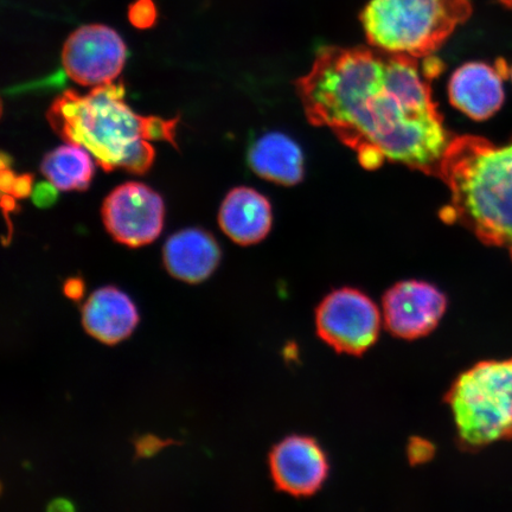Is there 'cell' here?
Wrapping results in <instances>:
<instances>
[{"mask_svg":"<svg viewBox=\"0 0 512 512\" xmlns=\"http://www.w3.org/2000/svg\"><path fill=\"white\" fill-rule=\"evenodd\" d=\"M509 76H511V80H512V67L510 68V74Z\"/></svg>","mask_w":512,"mask_h":512,"instance_id":"cell-24","label":"cell"},{"mask_svg":"<svg viewBox=\"0 0 512 512\" xmlns=\"http://www.w3.org/2000/svg\"><path fill=\"white\" fill-rule=\"evenodd\" d=\"M126 46L117 31L105 25H86L68 37L62 64L70 79L81 86L112 83L123 72Z\"/></svg>","mask_w":512,"mask_h":512,"instance_id":"cell-7","label":"cell"},{"mask_svg":"<svg viewBox=\"0 0 512 512\" xmlns=\"http://www.w3.org/2000/svg\"><path fill=\"white\" fill-rule=\"evenodd\" d=\"M465 450L512 438V358L480 362L454 381L446 395Z\"/></svg>","mask_w":512,"mask_h":512,"instance_id":"cell-5","label":"cell"},{"mask_svg":"<svg viewBox=\"0 0 512 512\" xmlns=\"http://www.w3.org/2000/svg\"><path fill=\"white\" fill-rule=\"evenodd\" d=\"M164 202L142 183H126L114 189L102 206V219L112 238L131 248L158 239L164 224Z\"/></svg>","mask_w":512,"mask_h":512,"instance_id":"cell-8","label":"cell"},{"mask_svg":"<svg viewBox=\"0 0 512 512\" xmlns=\"http://www.w3.org/2000/svg\"><path fill=\"white\" fill-rule=\"evenodd\" d=\"M56 188L53 184H40L37 185V188L34 192V201L37 206L40 207H48L50 204H53L56 200Z\"/></svg>","mask_w":512,"mask_h":512,"instance_id":"cell-21","label":"cell"},{"mask_svg":"<svg viewBox=\"0 0 512 512\" xmlns=\"http://www.w3.org/2000/svg\"><path fill=\"white\" fill-rule=\"evenodd\" d=\"M219 223L228 238L241 246L264 240L272 227V208L265 196L249 188H236L223 201Z\"/></svg>","mask_w":512,"mask_h":512,"instance_id":"cell-14","label":"cell"},{"mask_svg":"<svg viewBox=\"0 0 512 512\" xmlns=\"http://www.w3.org/2000/svg\"><path fill=\"white\" fill-rule=\"evenodd\" d=\"M382 324L379 306L355 288L331 292L316 310L319 338L339 354L363 355L379 339Z\"/></svg>","mask_w":512,"mask_h":512,"instance_id":"cell-6","label":"cell"},{"mask_svg":"<svg viewBox=\"0 0 512 512\" xmlns=\"http://www.w3.org/2000/svg\"><path fill=\"white\" fill-rule=\"evenodd\" d=\"M447 305L438 287L425 281H402L383 296V324L393 336L414 341L437 329Z\"/></svg>","mask_w":512,"mask_h":512,"instance_id":"cell-9","label":"cell"},{"mask_svg":"<svg viewBox=\"0 0 512 512\" xmlns=\"http://www.w3.org/2000/svg\"><path fill=\"white\" fill-rule=\"evenodd\" d=\"M128 19L137 29H150L157 21V9L152 0H136L128 10Z\"/></svg>","mask_w":512,"mask_h":512,"instance_id":"cell-17","label":"cell"},{"mask_svg":"<svg viewBox=\"0 0 512 512\" xmlns=\"http://www.w3.org/2000/svg\"><path fill=\"white\" fill-rule=\"evenodd\" d=\"M434 447L426 440L414 439L408 446V456L414 464L426 463L433 457Z\"/></svg>","mask_w":512,"mask_h":512,"instance_id":"cell-18","label":"cell"},{"mask_svg":"<svg viewBox=\"0 0 512 512\" xmlns=\"http://www.w3.org/2000/svg\"><path fill=\"white\" fill-rule=\"evenodd\" d=\"M441 69L432 56L329 47L296 88L307 119L334 132L364 168L388 160L439 177L453 138L432 98Z\"/></svg>","mask_w":512,"mask_h":512,"instance_id":"cell-1","label":"cell"},{"mask_svg":"<svg viewBox=\"0 0 512 512\" xmlns=\"http://www.w3.org/2000/svg\"><path fill=\"white\" fill-rule=\"evenodd\" d=\"M41 171L57 190H86L92 182L94 165L86 149L68 144L43 158Z\"/></svg>","mask_w":512,"mask_h":512,"instance_id":"cell-16","label":"cell"},{"mask_svg":"<svg viewBox=\"0 0 512 512\" xmlns=\"http://www.w3.org/2000/svg\"><path fill=\"white\" fill-rule=\"evenodd\" d=\"M505 8H508L512 11V0H501Z\"/></svg>","mask_w":512,"mask_h":512,"instance_id":"cell-23","label":"cell"},{"mask_svg":"<svg viewBox=\"0 0 512 512\" xmlns=\"http://www.w3.org/2000/svg\"><path fill=\"white\" fill-rule=\"evenodd\" d=\"M166 270L188 284L210 277L221 260V249L213 235L202 229H184L166 241L163 251Z\"/></svg>","mask_w":512,"mask_h":512,"instance_id":"cell-13","label":"cell"},{"mask_svg":"<svg viewBox=\"0 0 512 512\" xmlns=\"http://www.w3.org/2000/svg\"><path fill=\"white\" fill-rule=\"evenodd\" d=\"M471 12L470 0H371L361 21L371 46L425 59Z\"/></svg>","mask_w":512,"mask_h":512,"instance_id":"cell-4","label":"cell"},{"mask_svg":"<svg viewBox=\"0 0 512 512\" xmlns=\"http://www.w3.org/2000/svg\"><path fill=\"white\" fill-rule=\"evenodd\" d=\"M440 179L451 192L443 210L486 245L512 247V139L496 145L484 138L453 137Z\"/></svg>","mask_w":512,"mask_h":512,"instance_id":"cell-3","label":"cell"},{"mask_svg":"<svg viewBox=\"0 0 512 512\" xmlns=\"http://www.w3.org/2000/svg\"><path fill=\"white\" fill-rule=\"evenodd\" d=\"M81 317L87 334L108 345L125 341L139 323L136 304L114 286L93 292L82 306Z\"/></svg>","mask_w":512,"mask_h":512,"instance_id":"cell-12","label":"cell"},{"mask_svg":"<svg viewBox=\"0 0 512 512\" xmlns=\"http://www.w3.org/2000/svg\"><path fill=\"white\" fill-rule=\"evenodd\" d=\"M510 74L504 60L495 66L484 62L464 64L456 70L448 85L454 107L472 119L483 121L496 114L504 102L503 82Z\"/></svg>","mask_w":512,"mask_h":512,"instance_id":"cell-11","label":"cell"},{"mask_svg":"<svg viewBox=\"0 0 512 512\" xmlns=\"http://www.w3.org/2000/svg\"><path fill=\"white\" fill-rule=\"evenodd\" d=\"M509 249H510V253H511V256H512V247H511V248H509Z\"/></svg>","mask_w":512,"mask_h":512,"instance_id":"cell-25","label":"cell"},{"mask_svg":"<svg viewBox=\"0 0 512 512\" xmlns=\"http://www.w3.org/2000/svg\"><path fill=\"white\" fill-rule=\"evenodd\" d=\"M270 470L279 491L297 498L310 497L328 478L329 462L316 440L296 435L273 448Z\"/></svg>","mask_w":512,"mask_h":512,"instance_id":"cell-10","label":"cell"},{"mask_svg":"<svg viewBox=\"0 0 512 512\" xmlns=\"http://www.w3.org/2000/svg\"><path fill=\"white\" fill-rule=\"evenodd\" d=\"M124 98L123 80L94 87L87 95L68 89L51 104L47 118L57 136L86 149L101 169L144 175L156 156L150 142L163 140L178 149L179 117H143Z\"/></svg>","mask_w":512,"mask_h":512,"instance_id":"cell-2","label":"cell"},{"mask_svg":"<svg viewBox=\"0 0 512 512\" xmlns=\"http://www.w3.org/2000/svg\"><path fill=\"white\" fill-rule=\"evenodd\" d=\"M249 164L260 177L278 184L294 185L304 176L300 147L281 133H268L249 151Z\"/></svg>","mask_w":512,"mask_h":512,"instance_id":"cell-15","label":"cell"},{"mask_svg":"<svg viewBox=\"0 0 512 512\" xmlns=\"http://www.w3.org/2000/svg\"><path fill=\"white\" fill-rule=\"evenodd\" d=\"M32 182H34V176L32 175L16 176L15 181L12 182L11 187L6 194L14 196L16 200L27 198L31 192Z\"/></svg>","mask_w":512,"mask_h":512,"instance_id":"cell-20","label":"cell"},{"mask_svg":"<svg viewBox=\"0 0 512 512\" xmlns=\"http://www.w3.org/2000/svg\"><path fill=\"white\" fill-rule=\"evenodd\" d=\"M63 292L69 299L80 300L85 293V283L80 278H70L64 284Z\"/></svg>","mask_w":512,"mask_h":512,"instance_id":"cell-22","label":"cell"},{"mask_svg":"<svg viewBox=\"0 0 512 512\" xmlns=\"http://www.w3.org/2000/svg\"><path fill=\"white\" fill-rule=\"evenodd\" d=\"M174 443L171 440H162L153 435H146V437L140 438L136 443L137 456L139 457H150L152 454L162 450L165 446Z\"/></svg>","mask_w":512,"mask_h":512,"instance_id":"cell-19","label":"cell"}]
</instances>
